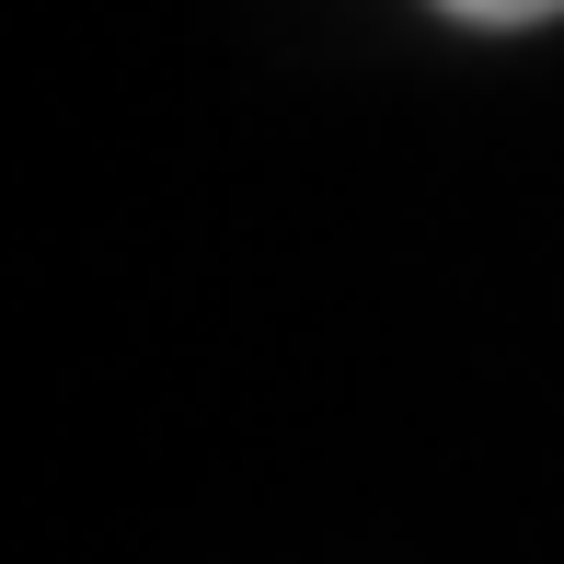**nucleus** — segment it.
I'll return each instance as SVG.
<instances>
[{"label": "nucleus", "instance_id": "f257e3e1", "mask_svg": "<svg viewBox=\"0 0 564 564\" xmlns=\"http://www.w3.org/2000/svg\"><path fill=\"white\" fill-rule=\"evenodd\" d=\"M449 23H553L564 0H438Z\"/></svg>", "mask_w": 564, "mask_h": 564}]
</instances>
